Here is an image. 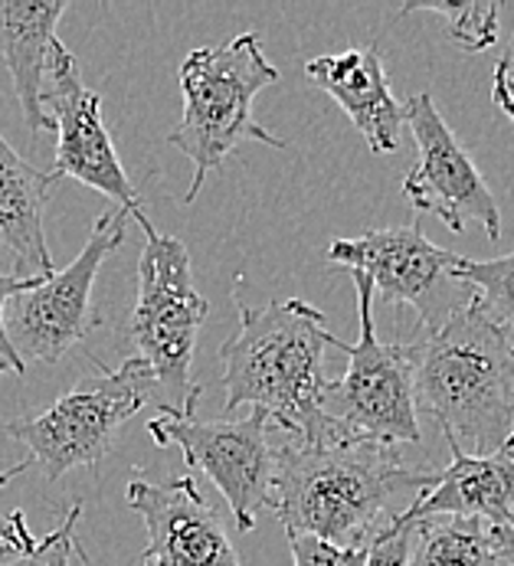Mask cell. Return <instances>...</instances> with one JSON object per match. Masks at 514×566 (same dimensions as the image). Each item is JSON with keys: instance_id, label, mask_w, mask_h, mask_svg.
<instances>
[{"instance_id": "obj_9", "label": "cell", "mask_w": 514, "mask_h": 566, "mask_svg": "<svg viewBox=\"0 0 514 566\" xmlns=\"http://www.w3.org/2000/svg\"><path fill=\"white\" fill-rule=\"evenodd\" d=\"M148 436L161 449L177 446L190 472L220 488L243 534L256 527L259 511L272 497V422L262 409H253L246 419L217 422L158 409Z\"/></svg>"}, {"instance_id": "obj_10", "label": "cell", "mask_w": 514, "mask_h": 566, "mask_svg": "<svg viewBox=\"0 0 514 566\" xmlns=\"http://www.w3.org/2000/svg\"><path fill=\"white\" fill-rule=\"evenodd\" d=\"M43 108L53 118L56 132V158H53V180H80L92 190L105 193L118 210L135 217L141 227H151L141 200L118 161V151L112 145V135L102 118V95L88 88L80 73L76 56L60 40L50 56V73L43 88Z\"/></svg>"}, {"instance_id": "obj_25", "label": "cell", "mask_w": 514, "mask_h": 566, "mask_svg": "<svg viewBox=\"0 0 514 566\" xmlns=\"http://www.w3.org/2000/svg\"><path fill=\"white\" fill-rule=\"evenodd\" d=\"M36 544H40V541L30 534L27 514H23V511H13V514L0 517V564H7V560H13V557H20V554L33 551Z\"/></svg>"}, {"instance_id": "obj_20", "label": "cell", "mask_w": 514, "mask_h": 566, "mask_svg": "<svg viewBox=\"0 0 514 566\" xmlns=\"http://www.w3.org/2000/svg\"><path fill=\"white\" fill-rule=\"evenodd\" d=\"M455 282L475 289L485 312L514 337V252L499 259H459Z\"/></svg>"}, {"instance_id": "obj_11", "label": "cell", "mask_w": 514, "mask_h": 566, "mask_svg": "<svg viewBox=\"0 0 514 566\" xmlns=\"http://www.w3.org/2000/svg\"><path fill=\"white\" fill-rule=\"evenodd\" d=\"M407 125L413 128L420 158L403 177V197L417 213L439 217L452 233H465L469 223L485 227L489 240H502V213L499 203L479 174L469 151L459 145L455 132L439 115L429 92L413 95Z\"/></svg>"}, {"instance_id": "obj_19", "label": "cell", "mask_w": 514, "mask_h": 566, "mask_svg": "<svg viewBox=\"0 0 514 566\" xmlns=\"http://www.w3.org/2000/svg\"><path fill=\"white\" fill-rule=\"evenodd\" d=\"M403 13H432L445 23L449 36L469 50V53H485L499 43V20H502V3L495 0H465V3H407Z\"/></svg>"}, {"instance_id": "obj_17", "label": "cell", "mask_w": 514, "mask_h": 566, "mask_svg": "<svg viewBox=\"0 0 514 566\" xmlns=\"http://www.w3.org/2000/svg\"><path fill=\"white\" fill-rule=\"evenodd\" d=\"M53 184L56 180L50 170H40L36 164L20 158L0 135V245L13 252V275L20 279H50L56 272L43 230Z\"/></svg>"}, {"instance_id": "obj_29", "label": "cell", "mask_w": 514, "mask_h": 566, "mask_svg": "<svg viewBox=\"0 0 514 566\" xmlns=\"http://www.w3.org/2000/svg\"><path fill=\"white\" fill-rule=\"evenodd\" d=\"M141 566H155V564H141Z\"/></svg>"}, {"instance_id": "obj_7", "label": "cell", "mask_w": 514, "mask_h": 566, "mask_svg": "<svg viewBox=\"0 0 514 566\" xmlns=\"http://www.w3.org/2000/svg\"><path fill=\"white\" fill-rule=\"evenodd\" d=\"M357 289L360 337L347 344V374L332 380L328 403H342V429L354 439L377 446H417L420 442V406L413 384V357L407 340H380L374 327V282L364 272H350Z\"/></svg>"}, {"instance_id": "obj_18", "label": "cell", "mask_w": 514, "mask_h": 566, "mask_svg": "<svg viewBox=\"0 0 514 566\" xmlns=\"http://www.w3.org/2000/svg\"><path fill=\"white\" fill-rule=\"evenodd\" d=\"M413 566H505V560L492 524L445 514L413 524Z\"/></svg>"}, {"instance_id": "obj_22", "label": "cell", "mask_w": 514, "mask_h": 566, "mask_svg": "<svg viewBox=\"0 0 514 566\" xmlns=\"http://www.w3.org/2000/svg\"><path fill=\"white\" fill-rule=\"evenodd\" d=\"M367 566H413V524L394 517L367 544Z\"/></svg>"}, {"instance_id": "obj_26", "label": "cell", "mask_w": 514, "mask_h": 566, "mask_svg": "<svg viewBox=\"0 0 514 566\" xmlns=\"http://www.w3.org/2000/svg\"><path fill=\"white\" fill-rule=\"evenodd\" d=\"M492 102L514 122V30L499 66H495V80H492Z\"/></svg>"}, {"instance_id": "obj_13", "label": "cell", "mask_w": 514, "mask_h": 566, "mask_svg": "<svg viewBox=\"0 0 514 566\" xmlns=\"http://www.w3.org/2000/svg\"><path fill=\"white\" fill-rule=\"evenodd\" d=\"M128 507L148 527L145 564L155 566H240L217 511L207 504L190 475L165 485L135 475L128 482Z\"/></svg>"}, {"instance_id": "obj_21", "label": "cell", "mask_w": 514, "mask_h": 566, "mask_svg": "<svg viewBox=\"0 0 514 566\" xmlns=\"http://www.w3.org/2000/svg\"><path fill=\"white\" fill-rule=\"evenodd\" d=\"M80 514H83V507L73 504L70 514H66V521L56 531H50L33 551H27V554H20V557H13V560H7V564L0 566H70L73 554L80 551V544H76Z\"/></svg>"}, {"instance_id": "obj_16", "label": "cell", "mask_w": 514, "mask_h": 566, "mask_svg": "<svg viewBox=\"0 0 514 566\" xmlns=\"http://www.w3.org/2000/svg\"><path fill=\"white\" fill-rule=\"evenodd\" d=\"M66 7V0H0V56L33 135L53 132V118L43 108V88L53 46L60 43L56 23Z\"/></svg>"}, {"instance_id": "obj_15", "label": "cell", "mask_w": 514, "mask_h": 566, "mask_svg": "<svg viewBox=\"0 0 514 566\" xmlns=\"http://www.w3.org/2000/svg\"><path fill=\"white\" fill-rule=\"evenodd\" d=\"M452 449V462L436 469L432 485L400 514L407 524L427 517H475L492 527L514 524V442L489 459Z\"/></svg>"}, {"instance_id": "obj_28", "label": "cell", "mask_w": 514, "mask_h": 566, "mask_svg": "<svg viewBox=\"0 0 514 566\" xmlns=\"http://www.w3.org/2000/svg\"><path fill=\"white\" fill-rule=\"evenodd\" d=\"M27 469H30V459H27V462H20V465H13L10 472H0V488L10 485V482H13V479H17L20 472H27Z\"/></svg>"}, {"instance_id": "obj_8", "label": "cell", "mask_w": 514, "mask_h": 566, "mask_svg": "<svg viewBox=\"0 0 514 566\" xmlns=\"http://www.w3.org/2000/svg\"><path fill=\"white\" fill-rule=\"evenodd\" d=\"M125 210H105L95 220L83 252L66 269H56L50 279L36 282L33 289L7 302V337L23 364H56L98 327V315L92 308V289L108 252L125 243Z\"/></svg>"}, {"instance_id": "obj_14", "label": "cell", "mask_w": 514, "mask_h": 566, "mask_svg": "<svg viewBox=\"0 0 514 566\" xmlns=\"http://www.w3.org/2000/svg\"><path fill=\"white\" fill-rule=\"evenodd\" d=\"M305 76L342 105L374 155H394L400 148V128L410 118V105L394 95L377 46L315 56L305 63Z\"/></svg>"}, {"instance_id": "obj_6", "label": "cell", "mask_w": 514, "mask_h": 566, "mask_svg": "<svg viewBox=\"0 0 514 566\" xmlns=\"http://www.w3.org/2000/svg\"><path fill=\"white\" fill-rule=\"evenodd\" d=\"M158 380L141 357H128L118 370L95 364L66 397L36 416L7 422V436L27 446L30 465L50 482L73 469H95L115 446L118 429L155 400Z\"/></svg>"}, {"instance_id": "obj_12", "label": "cell", "mask_w": 514, "mask_h": 566, "mask_svg": "<svg viewBox=\"0 0 514 566\" xmlns=\"http://www.w3.org/2000/svg\"><path fill=\"white\" fill-rule=\"evenodd\" d=\"M459 259L462 255L429 243L420 223L370 230L364 237L328 245V265L364 272L384 302L417 308L423 327L442 324L459 308L449 298Z\"/></svg>"}, {"instance_id": "obj_1", "label": "cell", "mask_w": 514, "mask_h": 566, "mask_svg": "<svg viewBox=\"0 0 514 566\" xmlns=\"http://www.w3.org/2000/svg\"><path fill=\"white\" fill-rule=\"evenodd\" d=\"M436 469H410L400 449L338 436L298 442L272 429V497L289 541L318 537L335 547H367L400 511L403 494L417 501Z\"/></svg>"}, {"instance_id": "obj_24", "label": "cell", "mask_w": 514, "mask_h": 566, "mask_svg": "<svg viewBox=\"0 0 514 566\" xmlns=\"http://www.w3.org/2000/svg\"><path fill=\"white\" fill-rule=\"evenodd\" d=\"M36 282H43V279H20V275H3L0 272V374H17V377H23L27 374V364L20 360V354L13 350V344H10V337H7V322H3V315H7V302L13 298V295H20V292H27V289H33Z\"/></svg>"}, {"instance_id": "obj_3", "label": "cell", "mask_w": 514, "mask_h": 566, "mask_svg": "<svg viewBox=\"0 0 514 566\" xmlns=\"http://www.w3.org/2000/svg\"><path fill=\"white\" fill-rule=\"evenodd\" d=\"M407 347L417 406L432 412L449 446L489 459L514 442V337L479 295Z\"/></svg>"}, {"instance_id": "obj_2", "label": "cell", "mask_w": 514, "mask_h": 566, "mask_svg": "<svg viewBox=\"0 0 514 566\" xmlns=\"http://www.w3.org/2000/svg\"><path fill=\"white\" fill-rule=\"evenodd\" d=\"M328 347L347 350L325 327V315L302 298H275L262 308L240 305V331L220 347L223 409H262L272 429L298 442L347 436L328 409Z\"/></svg>"}, {"instance_id": "obj_23", "label": "cell", "mask_w": 514, "mask_h": 566, "mask_svg": "<svg viewBox=\"0 0 514 566\" xmlns=\"http://www.w3.org/2000/svg\"><path fill=\"white\" fill-rule=\"evenodd\" d=\"M292 566H367V547H335L318 537H292Z\"/></svg>"}, {"instance_id": "obj_4", "label": "cell", "mask_w": 514, "mask_h": 566, "mask_svg": "<svg viewBox=\"0 0 514 566\" xmlns=\"http://www.w3.org/2000/svg\"><path fill=\"white\" fill-rule=\"evenodd\" d=\"M279 82V70L265 60L259 33H240L230 43L197 46L180 63L183 115L168 145L183 151L193 164L190 190L183 203L197 200L207 174L246 142H262L269 148H285L282 138L265 132L253 118V102L262 88Z\"/></svg>"}, {"instance_id": "obj_27", "label": "cell", "mask_w": 514, "mask_h": 566, "mask_svg": "<svg viewBox=\"0 0 514 566\" xmlns=\"http://www.w3.org/2000/svg\"><path fill=\"white\" fill-rule=\"evenodd\" d=\"M495 544L505 566H514V524L512 527H495Z\"/></svg>"}, {"instance_id": "obj_5", "label": "cell", "mask_w": 514, "mask_h": 566, "mask_svg": "<svg viewBox=\"0 0 514 566\" xmlns=\"http://www.w3.org/2000/svg\"><path fill=\"white\" fill-rule=\"evenodd\" d=\"M148 240L138 262V298L132 308V340L138 357L151 367L161 394V409L197 416L200 384H193L197 334L207 322V298L193 285L190 252L177 237H161L145 227Z\"/></svg>"}]
</instances>
